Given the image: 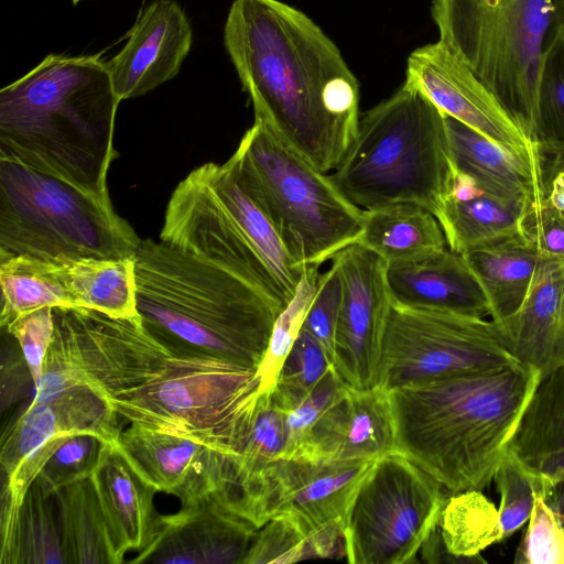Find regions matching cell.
Wrapping results in <instances>:
<instances>
[{
    "label": "cell",
    "mask_w": 564,
    "mask_h": 564,
    "mask_svg": "<svg viewBox=\"0 0 564 564\" xmlns=\"http://www.w3.org/2000/svg\"><path fill=\"white\" fill-rule=\"evenodd\" d=\"M55 329L32 402L85 384L131 424L238 455L261 400L258 369L174 351L142 326L53 307Z\"/></svg>",
    "instance_id": "6da1fadb"
},
{
    "label": "cell",
    "mask_w": 564,
    "mask_h": 564,
    "mask_svg": "<svg viewBox=\"0 0 564 564\" xmlns=\"http://www.w3.org/2000/svg\"><path fill=\"white\" fill-rule=\"evenodd\" d=\"M224 43L254 117L319 172L335 170L358 132L359 86L333 41L280 0H235Z\"/></svg>",
    "instance_id": "7a4b0ae2"
},
{
    "label": "cell",
    "mask_w": 564,
    "mask_h": 564,
    "mask_svg": "<svg viewBox=\"0 0 564 564\" xmlns=\"http://www.w3.org/2000/svg\"><path fill=\"white\" fill-rule=\"evenodd\" d=\"M540 377L516 362L389 390L397 452L449 495L482 490Z\"/></svg>",
    "instance_id": "3957f363"
},
{
    "label": "cell",
    "mask_w": 564,
    "mask_h": 564,
    "mask_svg": "<svg viewBox=\"0 0 564 564\" xmlns=\"http://www.w3.org/2000/svg\"><path fill=\"white\" fill-rule=\"evenodd\" d=\"M120 101L99 55L48 54L0 90V154L109 196Z\"/></svg>",
    "instance_id": "277c9868"
},
{
    "label": "cell",
    "mask_w": 564,
    "mask_h": 564,
    "mask_svg": "<svg viewBox=\"0 0 564 564\" xmlns=\"http://www.w3.org/2000/svg\"><path fill=\"white\" fill-rule=\"evenodd\" d=\"M135 305L167 348L259 369L282 308L221 267L163 240H141Z\"/></svg>",
    "instance_id": "5b68a950"
},
{
    "label": "cell",
    "mask_w": 564,
    "mask_h": 564,
    "mask_svg": "<svg viewBox=\"0 0 564 564\" xmlns=\"http://www.w3.org/2000/svg\"><path fill=\"white\" fill-rule=\"evenodd\" d=\"M454 175L444 113L404 83L359 118L356 139L329 178L361 209L414 204L437 218Z\"/></svg>",
    "instance_id": "8992f818"
},
{
    "label": "cell",
    "mask_w": 564,
    "mask_h": 564,
    "mask_svg": "<svg viewBox=\"0 0 564 564\" xmlns=\"http://www.w3.org/2000/svg\"><path fill=\"white\" fill-rule=\"evenodd\" d=\"M431 12L438 41L531 139L540 68L564 30V0H433Z\"/></svg>",
    "instance_id": "52a82bcc"
},
{
    "label": "cell",
    "mask_w": 564,
    "mask_h": 564,
    "mask_svg": "<svg viewBox=\"0 0 564 564\" xmlns=\"http://www.w3.org/2000/svg\"><path fill=\"white\" fill-rule=\"evenodd\" d=\"M229 160L302 267L318 269L358 242L365 209L348 200L329 175L291 149L264 120L254 117Z\"/></svg>",
    "instance_id": "ba28073f"
},
{
    "label": "cell",
    "mask_w": 564,
    "mask_h": 564,
    "mask_svg": "<svg viewBox=\"0 0 564 564\" xmlns=\"http://www.w3.org/2000/svg\"><path fill=\"white\" fill-rule=\"evenodd\" d=\"M140 242L109 196L0 154V254L128 259Z\"/></svg>",
    "instance_id": "9c48e42d"
},
{
    "label": "cell",
    "mask_w": 564,
    "mask_h": 564,
    "mask_svg": "<svg viewBox=\"0 0 564 564\" xmlns=\"http://www.w3.org/2000/svg\"><path fill=\"white\" fill-rule=\"evenodd\" d=\"M446 492L430 474L399 452L377 459L347 516V562H419V552L437 529Z\"/></svg>",
    "instance_id": "30bf717a"
},
{
    "label": "cell",
    "mask_w": 564,
    "mask_h": 564,
    "mask_svg": "<svg viewBox=\"0 0 564 564\" xmlns=\"http://www.w3.org/2000/svg\"><path fill=\"white\" fill-rule=\"evenodd\" d=\"M516 362L492 321L390 301L379 375V386L387 390Z\"/></svg>",
    "instance_id": "8fae6325"
},
{
    "label": "cell",
    "mask_w": 564,
    "mask_h": 564,
    "mask_svg": "<svg viewBox=\"0 0 564 564\" xmlns=\"http://www.w3.org/2000/svg\"><path fill=\"white\" fill-rule=\"evenodd\" d=\"M375 460L239 459L243 516L258 529L278 516L308 535L329 527L345 531L352 500Z\"/></svg>",
    "instance_id": "7c38bea8"
},
{
    "label": "cell",
    "mask_w": 564,
    "mask_h": 564,
    "mask_svg": "<svg viewBox=\"0 0 564 564\" xmlns=\"http://www.w3.org/2000/svg\"><path fill=\"white\" fill-rule=\"evenodd\" d=\"M160 239L240 278L282 311L289 300L218 198L199 166L178 183Z\"/></svg>",
    "instance_id": "4fadbf2b"
},
{
    "label": "cell",
    "mask_w": 564,
    "mask_h": 564,
    "mask_svg": "<svg viewBox=\"0 0 564 564\" xmlns=\"http://www.w3.org/2000/svg\"><path fill=\"white\" fill-rule=\"evenodd\" d=\"M341 279V304L332 366L349 388L379 386L382 338L390 296L388 262L359 242L333 259Z\"/></svg>",
    "instance_id": "5bb4252c"
},
{
    "label": "cell",
    "mask_w": 564,
    "mask_h": 564,
    "mask_svg": "<svg viewBox=\"0 0 564 564\" xmlns=\"http://www.w3.org/2000/svg\"><path fill=\"white\" fill-rule=\"evenodd\" d=\"M404 83L419 89L444 115L508 151L525 158L542 156L495 95L440 41L410 54Z\"/></svg>",
    "instance_id": "9a60e30c"
},
{
    "label": "cell",
    "mask_w": 564,
    "mask_h": 564,
    "mask_svg": "<svg viewBox=\"0 0 564 564\" xmlns=\"http://www.w3.org/2000/svg\"><path fill=\"white\" fill-rule=\"evenodd\" d=\"M117 447L145 482L176 496L182 506L213 496L226 497L231 506L235 455L134 424L121 431Z\"/></svg>",
    "instance_id": "2e32d148"
},
{
    "label": "cell",
    "mask_w": 564,
    "mask_h": 564,
    "mask_svg": "<svg viewBox=\"0 0 564 564\" xmlns=\"http://www.w3.org/2000/svg\"><path fill=\"white\" fill-rule=\"evenodd\" d=\"M258 528L224 496L159 516L151 542L132 563L242 564Z\"/></svg>",
    "instance_id": "e0dca14e"
},
{
    "label": "cell",
    "mask_w": 564,
    "mask_h": 564,
    "mask_svg": "<svg viewBox=\"0 0 564 564\" xmlns=\"http://www.w3.org/2000/svg\"><path fill=\"white\" fill-rule=\"evenodd\" d=\"M193 42L174 0H154L140 14L121 51L106 62L120 100L142 96L178 74Z\"/></svg>",
    "instance_id": "ac0fdd59"
},
{
    "label": "cell",
    "mask_w": 564,
    "mask_h": 564,
    "mask_svg": "<svg viewBox=\"0 0 564 564\" xmlns=\"http://www.w3.org/2000/svg\"><path fill=\"white\" fill-rule=\"evenodd\" d=\"M118 414L91 388L73 386L41 402H31L3 434L0 463L6 481L44 443L61 436L88 433L117 445Z\"/></svg>",
    "instance_id": "d6986e66"
},
{
    "label": "cell",
    "mask_w": 564,
    "mask_h": 564,
    "mask_svg": "<svg viewBox=\"0 0 564 564\" xmlns=\"http://www.w3.org/2000/svg\"><path fill=\"white\" fill-rule=\"evenodd\" d=\"M397 452L389 390L347 387L312 429L294 458L377 460Z\"/></svg>",
    "instance_id": "ffe728a7"
},
{
    "label": "cell",
    "mask_w": 564,
    "mask_h": 564,
    "mask_svg": "<svg viewBox=\"0 0 564 564\" xmlns=\"http://www.w3.org/2000/svg\"><path fill=\"white\" fill-rule=\"evenodd\" d=\"M508 456L561 516L564 507V365L541 376L507 445Z\"/></svg>",
    "instance_id": "44dd1931"
},
{
    "label": "cell",
    "mask_w": 564,
    "mask_h": 564,
    "mask_svg": "<svg viewBox=\"0 0 564 564\" xmlns=\"http://www.w3.org/2000/svg\"><path fill=\"white\" fill-rule=\"evenodd\" d=\"M387 289L393 304L484 317L486 294L462 253L442 248L388 262Z\"/></svg>",
    "instance_id": "7402d4cb"
},
{
    "label": "cell",
    "mask_w": 564,
    "mask_h": 564,
    "mask_svg": "<svg viewBox=\"0 0 564 564\" xmlns=\"http://www.w3.org/2000/svg\"><path fill=\"white\" fill-rule=\"evenodd\" d=\"M498 328L513 357L541 376L564 365V262L542 258L521 307Z\"/></svg>",
    "instance_id": "603a6c76"
},
{
    "label": "cell",
    "mask_w": 564,
    "mask_h": 564,
    "mask_svg": "<svg viewBox=\"0 0 564 564\" xmlns=\"http://www.w3.org/2000/svg\"><path fill=\"white\" fill-rule=\"evenodd\" d=\"M444 116L457 172L474 180L482 191L500 197L533 202L546 195L549 175L542 156L517 155L460 121Z\"/></svg>",
    "instance_id": "cb8c5ba5"
},
{
    "label": "cell",
    "mask_w": 564,
    "mask_h": 564,
    "mask_svg": "<svg viewBox=\"0 0 564 564\" xmlns=\"http://www.w3.org/2000/svg\"><path fill=\"white\" fill-rule=\"evenodd\" d=\"M90 478L121 563L127 552L142 551L155 534L156 490L138 475L117 445L109 443Z\"/></svg>",
    "instance_id": "d4e9b609"
},
{
    "label": "cell",
    "mask_w": 564,
    "mask_h": 564,
    "mask_svg": "<svg viewBox=\"0 0 564 564\" xmlns=\"http://www.w3.org/2000/svg\"><path fill=\"white\" fill-rule=\"evenodd\" d=\"M530 203L487 193L474 180L456 171L436 219L448 248L464 253L523 235V219Z\"/></svg>",
    "instance_id": "484cf974"
},
{
    "label": "cell",
    "mask_w": 564,
    "mask_h": 564,
    "mask_svg": "<svg viewBox=\"0 0 564 564\" xmlns=\"http://www.w3.org/2000/svg\"><path fill=\"white\" fill-rule=\"evenodd\" d=\"M199 169L291 302L307 269L291 256L273 223L229 159L223 164L208 162Z\"/></svg>",
    "instance_id": "4316f807"
},
{
    "label": "cell",
    "mask_w": 564,
    "mask_h": 564,
    "mask_svg": "<svg viewBox=\"0 0 564 564\" xmlns=\"http://www.w3.org/2000/svg\"><path fill=\"white\" fill-rule=\"evenodd\" d=\"M479 281L491 321L500 326L525 300L542 260L523 235L470 249L462 253Z\"/></svg>",
    "instance_id": "83f0119b"
},
{
    "label": "cell",
    "mask_w": 564,
    "mask_h": 564,
    "mask_svg": "<svg viewBox=\"0 0 564 564\" xmlns=\"http://www.w3.org/2000/svg\"><path fill=\"white\" fill-rule=\"evenodd\" d=\"M57 263L74 307L95 310L116 318H140L133 258L57 259Z\"/></svg>",
    "instance_id": "f1b7e54d"
},
{
    "label": "cell",
    "mask_w": 564,
    "mask_h": 564,
    "mask_svg": "<svg viewBox=\"0 0 564 564\" xmlns=\"http://www.w3.org/2000/svg\"><path fill=\"white\" fill-rule=\"evenodd\" d=\"M65 564H119L93 484L86 478L54 496Z\"/></svg>",
    "instance_id": "f546056e"
},
{
    "label": "cell",
    "mask_w": 564,
    "mask_h": 564,
    "mask_svg": "<svg viewBox=\"0 0 564 564\" xmlns=\"http://www.w3.org/2000/svg\"><path fill=\"white\" fill-rule=\"evenodd\" d=\"M358 242L387 262L413 258L447 245L436 217L414 204L365 210Z\"/></svg>",
    "instance_id": "4dcf8cb0"
},
{
    "label": "cell",
    "mask_w": 564,
    "mask_h": 564,
    "mask_svg": "<svg viewBox=\"0 0 564 564\" xmlns=\"http://www.w3.org/2000/svg\"><path fill=\"white\" fill-rule=\"evenodd\" d=\"M53 499L32 482L13 521L1 530V564H65Z\"/></svg>",
    "instance_id": "1f68e13d"
},
{
    "label": "cell",
    "mask_w": 564,
    "mask_h": 564,
    "mask_svg": "<svg viewBox=\"0 0 564 564\" xmlns=\"http://www.w3.org/2000/svg\"><path fill=\"white\" fill-rule=\"evenodd\" d=\"M0 284L1 327L42 307H74L57 260L0 254Z\"/></svg>",
    "instance_id": "d6a6232c"
},
{
    "label": "cell",
    "mask_w": 564,
    "mask_h": 564,
    "mask_svg": "<svg viewBox=\"0 0 564 564\" xmlns=\"http://www.w3.org/2000/svg\"><path fill=\"white\" fill-rule=\"evenodd\" d=\"M446 553L470 560L489 545L502 541L499 511L481 490H466L447 497L438 521Z\"/></svg>",
    "instance_id": "836d02e7"
},
{
    "label": "cell",
    "mask_w": 564,
    "mask_h": 564,
    "mask_svg": "<svg viewBox=\"0 0 564 564\" xmlns=\"http://www.w3.org/2000/svg\"><path fill=\"white\" fill-rule=\"evenodd\" d=\"M531 139L552 173L564 169V30L542 61Z\"/></svg>",
    "instance_id": "e575fe53"
},
{
    "label": "cell",
    "mask_w": 564,
    "mask_h": 564,
    "mask_svg": "<svg viewBox=\"0 0 564 564\" xmlns=\"http://www.w3.org/2000/svg\"><path fill=\"white\" fill-rule=\"evenodd\" d=\"M333 369L322 344L303 327L286 355L272 390L274 402L284 411L307 397Z\"/></svg>",
    "instance_id": "d590c367"
},
{
    "label": "cell",
    "mask_w": 564,
    "mask_h": 564,
    "mask_svg": "<svg viewBox=\"0 0 564 564\" xmlns=\"http://www.w3.org/2000/svg\"><path fill=\"white\" fill-rule=\"evenodd\" d=\"M106 444L99 436L88 433L65 436L35 480L46 495L55 496L59 489L93 475Z\"/></svg>",
    "instance_id": "8d00e7d4"
},
{
    "label": "cell",
    "mask_w": 564,
    "mask_h": 564,
    "mask_svg": "<svg viewBox=\"0 0 564 564\" xmlns=\"http://www.w3.org/2000/svg\"><path fill=\"white\" fill-rule=\"evenodd\" d=\"M318 275V269L308 268L305 271L295 296L275 321L267 354L258 369L262 391L273 390L282 364L302 328Z\"/></svg>",
    "instance_id": "74e56055"
},
{
    "label": "cell",
    "mask_w": 564,
    "mask_h": 564,
    "mask_svg": "<svg viewBox=\"0 0 564 564\" xmlns=\"http://www.w3.org/2000/svg\"><path fill=\"white\" fill-rule=\"evenodd\" d=\"M313 558L310 535L286 516H278L259 528L242 564L293 563Z\"/></svg>",
    "instance_id": "f35d334b"
},
{
    "label": "cell",
    "mask_w": 564,
    "mask_h": 564,
    "mask_svg": "<svg viewBox=\"0 0 564 564\" xmlns=\"http://www.w3.org/2000/svg\"><path fill=\"white\" fill-rule=\"evenodd\" d=\"M514 563L564 564V527L561 516L542 495L535 494L529 527Z\"/></svg>",
    "instance_id": "ab89813d"
},
{
    "label": "cell",
    "mask_w": 564,
    "mask_h": 564,
    "mask_svg": "<svg viewBox=\"0 0 564 564\" xmlns=\"http://www.w3.org/2000/svg\"><path fill=\"white\" fill-rule=\"evenodd\" d=\"M347 387L332 369L307 397L284 411L286 445L281 458L300 454L314 425Z\"/></svg>",
    "instance_id": "60d3db41"
},
{
    "label": "cell",
    "mask_w": 564,
    "mask_h": 564,
    "mask_svg": "<svg viewBox=\"0 0 564 564\" xmlns=\"http://www.w3.org/2000/svg\"><path fill=\"white\" fill-rule=\"evenodd\" d=\"M272 391H265L239 454L241 460L252 464L268 463L283 456L286 445L285 415L274 402Z\"/></svg>",
    "instance_id": "b9f144b4"
},
{
    "label": "cell",
    "mask_w": 564,
    "mask_h": 564,
    "mask_svg": "<svg viewBox=\"0 0 564 564\" xmlns=\"http://www.w3.org/2000/svg\"><path fill=\"white\" fill-rule=\"evenodd\" d=\"M494 479L500 495L498 511L506 539L530 518L535 488L530 477L505 454Z\"/></svg>",
    "instance_id": "7bdbcfd3"
},
{
    "label": "cell",
    "mask_w": 564,
    "mask_h": 564,
    "mask_svg": "<svg viewBox=\"0 0 564 564\" xmlns=\"http://www.w3.org/2000/svg\"><path fill=\"white\" fill-rule=\"evenodd\" d=\"M341 291V279L338 268L332 262V267L318 275L316 290L302 325L304 329L322 344L330 361L334 354Z\"/></svg>",
    "instance_id": "ee69618b"
},
{
    "label": "cell",
    "mask_w": 564,
    "mask_h": 564,
    "mask_svg": "<svg viewBox=\"0 0 564 564\" xmlns=\"http://www.w3.org/2000/svg\"><path fill=\"white\" fill-rule=\"evenodd\" d=\"M2 328L17 339L33 384L37 386L55 329L53 307L24 313Z\"/></svg>",
    "instance_id": "f6af8a7d"
},
{
    "label": "cell",
    "mask_w": 564,
    "mask_h": 564,
    "mask_svg": "<svg viewBox=\"0 0 564 564\" xmlns=\"http://www.w3.org/2000/svg\"><path fill=\"white\" fill-rule=\"evenodd\" d=\"M522 230L542 258L564 262V216L542 196L528 206Z\"/></svg>",
    "instance_id": "bcb514c9"
},
{
    "label": "cell",
    "mask_w": 564,
    "mask_h": 564,
    "mask_svg": "<svg viewBox=\"0 0 564 564\" xmlns=\"http://www.w3.org/2000/svg\"><path fill=\"white\" fill-rule=\"evenodd\" d=\"M546 198L564 216V169L554 173L550 178Z\"/></svg>",
    "instance_id": "7dc6e473"
},
{
    "label": "cell",
    "mask_w": 564,
    "mask_h": 564,
    "mask_svg": "<svg viewBox=\"0 0 564 564\" xmlns=\"http://www.w3.org/2000/svg\"><path fill=\"white\" fill-rule=\"evenodd\" d=\"M561 518H562V522H563V527H564V507H563V510H562V513H561Z\"/></svg>",
    "instance_id": "c3c4849f"
},
{
    "label": "cell",
    "mask_w": 564,
    "mask_h": 564,
    "mask_svg": "<svg viewBox=\"0 0 564 564\" xmlns=\"http://www.w3.org/2000/svg\"><path fill=\"white\" fill-rule=\"evenodd\" d=\"M74 4L78 3L82 0H72Z\"/></svg>",
    "instance_id": "681fc988"
}]
</instances>
